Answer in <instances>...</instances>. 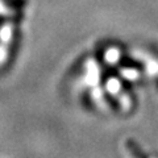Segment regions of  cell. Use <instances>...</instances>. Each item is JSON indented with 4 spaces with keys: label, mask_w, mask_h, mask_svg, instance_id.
Returning <instances> with one entry per match:
<instances>
[{
    "label": "cell",
    "mask_w": 158,
    "mask_h": 158,
    "mask_svg": "<svg viewBox=\"0 0 158 158\" xmlns=\"http://www.w3.org/2000/svg\"><path fill=\"white\" fill-rule=\"evenodd\" d=\"M4 3L8 7H12V8H21L27 4L25 0H4Z\"/></svg>",
    "instance_id": "obj_1"
}]
</instances>
